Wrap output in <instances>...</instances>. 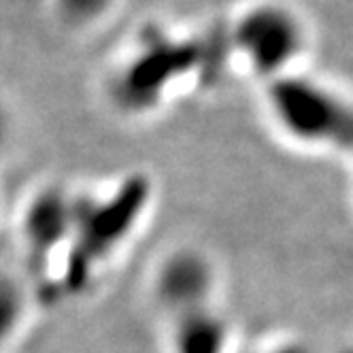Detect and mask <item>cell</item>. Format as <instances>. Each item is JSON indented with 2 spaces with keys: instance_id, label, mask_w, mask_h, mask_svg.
Instances as JSON below:
<instances>
[{
  "instance_id": "cell-6",
  "label": "cell",
  "mask_w": 353,
  "mask_h": 353,
  "mask_svg": "<svg viewBox=\"0 0 353 353\" xmlns=\"http://www.w3.org/2000/svg\"><path fill=\"white\" fill-rule=\"evenodd\" d=\"M223 268L196 243L166 247L149 270V298L160 319L223 302Z\"/></svg>"
},
{
  "instance_id": "cell-10",
  "label": "cell",
  "mask_w": 353,
  "mask_h": 353,
  "mask_svg": "<svg viewBox=\"0 0 353 353\" xmlns=\"http://www.w3.org/2000/svg\"><path fill=\"white\" fill-rule=\"evenodd\" d=\"M236 353H319V351L300 332L270 330L254 339H243Z\"/></svg>"
},
{
  "instance_id": "cell-11",
  "label": "cell",
  "mask_w": 353,
  "mask_h": 353,
  "mask_svg": "<svg viewBox=\"0 0 353 353\" xmlns=\"http://www.w3.org/2000/svg\"><path fill=\"white\" fill-rule=\"evenodd\" d=\"M17 139V117L9 100L0 94V160L7 158Z\"/></svg>"
},
{
  "instance_id": "cell-1",
  "label": "cell",
  "mask_w": 353,
  "mask_h": 353,
  "mask_svg": "<svg viewBox=\"0 0 353 353\" xmlns=\"http://www.w3.org/2000/svg\"><path fill=\"white\" fill-rule=\"evenodd\" d=\"M228 70L223 21L205 28L147 21L109 60L103 98L123 121H151L185 92L217 85Z\"/></svg>"
},
{
  "instance_id": "cell-7",
  "label": "cell",
  "mask_w": 353,
  "mask_h": 353,
  "mask_svg": "<svg viewBox=\"0 0 353 353\" xmlns=\"http://www.w3.org/2000/svg\"><path fill=\"white\" fill-rule=\"evenodd\" d=\"M243 336L223 302L162 319L164 353H236Z\"/></svg>"
},
{
  "instance_id": "cell-9",
  "label": "cell",
  "mask_w": 353,
  "mask_h": 353,
  "mask_svg": "<svg viewBox=\"0 0 353 353\" xmlns=\"http://www.w3.org/2000/svg\"><path fill=\"white\" fill-rule=\"evenodd\" d=\"M56 26L70 37H90L115 19L123 0H45Z\"/></svg>"
},
{
  "instance_id": "cell-8",
  "label": "cell",
  "mask_w": 353,
  "mask_h": 353,
  "mask_svg": "<svg viewBox=\"0 0 353 353\" xmlns=\"http://www.w3.org/2000/svg\"><path fill=\"white\" fill-rule=\"evenodd\" d=\"M41 309L39 298L19 266H0V353H9Z\"/></svg>"
},
{
  "instance_id": "cell-2",
  "label": "cell",
  "mask_w": 353,
  "mask_h": 353,
  "mask_svg": "<svg viewBox=\"0 0 353 353\" xmlns=\"http://www.w3.org/2000/svg\"><path fill=\"white\" fill-rule=\"evenodd\" d=\"M156 198V179L141 168L74 185L70 239L49 307L79 302L100 288L143 234Z\"/></svg>"
},
{
  "instance_id": "cell-12",
  "label": "cell",
  "mask_w": 353,
  "mask_h": 353,
  "mask_svg": "<svg viewBox=\"0 0 353 353\" xmlns=\"http://www.w3.org/2000/svg\"><path fill=\"white\" fill-rule=\"evenodd\" d=\"M0 215H3V200H0Z\"/></svg>"
},
{
  "instance_id": "cell-5",
  "label": "cell",
  "mask_w": 353,
  "mask_h": 353,
  "mask_svg": "<svg viewBox=\"0 0 353 353\" xmlns=\"http://www.w3.org/2000/svg\"><path fill=\"white\" fill-rule=\"evenodd\" d=\"M74 183L45 179L32 185L15 213L19 268L39 298L49 307L58 270L62 266L72 228Z\"/></svg>"
},
{
  "instance_id": "cell-4",
  "label": "cell",
  "mask_w": 353,
  "mask_h": 353,
  "mask_svg": "<svg viewBox=\"0 0 353 353\" xmlns=\"http://www.w3.org/2000/svg\"><path fill=\"white\" fill-rule=\"evenodd\" d=\"M221 21L232 70L256 85L309 66L313 26L294 0H245Z\"/></svg>"
},
{
  "instance_id": "cell-3",
  "label": "cell",
  "mask_w": 353,
  "mask_h": 353,
  "mask_svg": "<svg viewBox=\"0 0 353 353\" xmlns=\"http://www.w3.org/2000/svg\"><path fill=\"white\" fill-rule=\"evenodd\" d=\"M260 115L283 147L305 156L349 160L353 103L334 79L305 66L258 85Z\"/></svg>"
}]
</instances>
